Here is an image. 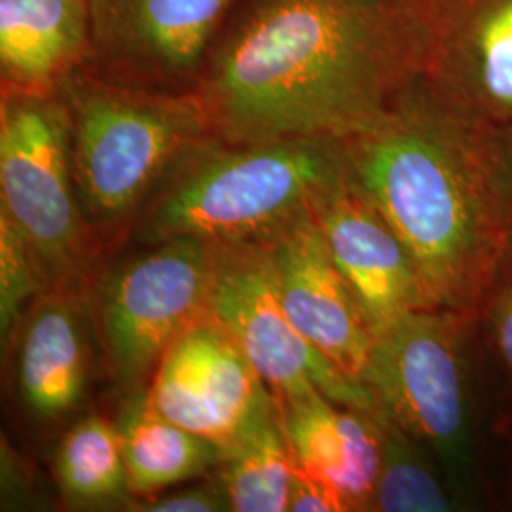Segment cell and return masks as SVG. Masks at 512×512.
Returning a JSON list of instances; mask_svg holds the SVG:
<instances>
[{
  "label": "cell",
  "instance_id": "52a82bcc",
  "mask_svg": "<svg viewBox=\"0 0 512 512\" xmlns=\"http://www.w3.org/2000/svg\"><path fill=\"white\" fill-rule=\"evenodd\" d=\"M114 266L92 296L97 342L114 385L129 397L171 344L205 315L213 243L171 238Z\"/></svg>",
  "mask_w": 512,
  "mask_h": 512
},
{
  "label": "cell",
  "instance_id": "3957f363",
  "mask_svg": "<svg viewBox=\"0 0 512 512\" xmlns=\"http://www.w3.org/2000/svg\"><path fill=\"white\" fill-rule=\"evenodd\" d=\"M344 175L340 141L203 143L156 190L135 232L145 245L171 238L274 241Z\"/></svg>",
  "mask_w": 512,
  "mask_h": 512
},
{
  "label": "cell",
  "instance_id": "9c48e42d",
  "mask_svg": "<svg viewBox=\"0 0 512 512\" xmlns=\"http://www.w3.org/2000/svg\"><path fill=\"white\" fill-rule=\"evenodd\" d=\"M421 80L490 131L512 126V0H420Z\"/></svg>",
  "mask_w": 512,
  "mask_h": 512
},
{
  "label": "cell",
  "instance_id": "cb8c5ba5",
  "mask_svg": "<svg viewBox=\"0 0 512 512\" xmlns=\"http://www.w3.org/2000/svg\"><path fill=\"white\" fill-rule=\"evenodd\" d=\"M289 512H348V507L325 482L294 467Z\"/></svg>",
  "mask_w": 512,
  "mask_h": 512
},
{
  "label": "cell",
  "instance_id": "2e32d148",
  "mask_svg": "<svg viewBox=\"0 0 512 512\" xmlns=\"http://www.w3.org/2000/svg\"><path fill=\"white\" fill-rule=\"evenodd\" d=\"M92 37L90 0H0L4 90L50 92Z\"/></svg>",
  "mask_w": 512,
  "mask_h": 512
},
{
  "label": "cell",
  "instance_id": "9a60e30c",
  "mask_svg": "<svg viewBox=\"0 0 512 512\" xmlns=\"http://www.w3.org/2000/svg\"><path fill=\"white\" fill-rule=\"evenodd\" d=\"M279 410L294 465L332 488L348 512L370 511L382 459L374 412L332 403L319 391Z\"/></svg>",
  "mask_w": 512,
  "mask_h": 512
},
{
  "label": "cell",
  "instance_id": "30bf717a",
  "mask_svg": "<svg viewBox=\"0 0 512 512\" xmlns=\"http://www.w3.org/2000/svg\"><path fill=\"white\" fill-rule=\"evenodd\" d=\"M145 393L167 420L220 450L270 395L234 338L207 313L165 351Z\"/></svg>",
  "mask_w": 512,
  "mask_h": 512
},
{
  "label": "cell",
  "instance_id": "ac0fdd59",
  "mask_svg": "<svg viewBox=\"0 0 512 512\" xmlns=\"http://www.w3.org/2000/svg\"><path fill=\"white\" fill-rule=\"evenodd\" d=\"M220 480L232 511L287 512L294 458L272 393L220 450Z\"/></svg>",
  "mask_w": 512,
  "mask_h": 512
},
{
  "label": "cell",
  "instance_id": "e0dca14e",
  "mask_svg": "<svg viewBox=\"0 0 512 512\" xmlns=\"http://www.w3.org/2000/svg\"><path fill=\"white\" fill-rule=\"evenodd\" d=\"M118 429L129 494H160L220 465L219 446L167 420L148 403L145 389L129 397Z\"/></svg>",
  "mask_w": 512,
  "mask_h": 512
},
{
  "label": "cell",
  "instance_id": "ffe728a7",
  "mask_svg": "<svg viewBox=\"0 0 512 512\" xmlns=\"http://www.w3.org/2000/svg\"><path fill=\"white\" fill-rule=\"evenodd\" d=\"M380 427V475L370 511H463L439 463L384 412H374Z\"/></svg>",
  "mask_w": 512,
  "mask_h": 512
},
{
  "label": "cell",
  "instance_id": "ba28073f",
  "mask_svg": "<svg viewBox=\"0 0 512 512\" xmlns=\"http://www.w3.org/2000/svg\"><path fill=\"white\" fill-rule=\"evenodd\" d=\"M205 313L255 366L275 403L323 393L332 403L376 412L368 387L310 344L285 310L272 241L213 243Z\"/></svg>",
  "mask_w": 512,
  "mask_h": 512
},
{
  "label": "cell",
  "instance_id": "6da1fadb",
  "mask_svg": "<svg viewBox=\"0 0 512 512\" xmlns=\"http://www.w3.org/2000/svg\"><path fill=\"white\" fill-rule=\"evenodd\" d=\"M423 57L420 0H255L200 95L230 145L346 141L420 78Z\"/></svg>",
  "mask_w": 512,
  "mask_h": 512
},
{
  "label": "cell",
  "instance_id": "d6986e66",
  "mask_svg": "<svg viewBox=\"0 0 512 512\" xmlns=\"http://www.w3.org/2000/svg\"><path fill=\"white\" fill-rule=\"evenodd\" d=\"M54 475L65 503L103 507L129 494L118 425L103 416L80 418L59 440Z\"/></svg>",
  "mask_w": 512,
  "mask_h": 512
},
{
  "label": "cell",
  "instance_id": "603a6c76",
  "mask_svg": "<svg viewBox=\"0 0 512 512\" xmlns=\"http://www.w3.org/2000/svg\"><path fill=\"white\" fill-rule=\"evenodd\" d=\"M133 511L141 512H228L232 511L230 495L222 480H207L173 494L141 497Z\"/></svg>",
  "mask_w": 512,
  "mask_h": 512
},
{
  "label": "cell",
  "instance_id": "d4e9b609",
  "mask_svg": "<svg viewBox=\"0 0 512 512\" xmlns=\"http://www.w3.org/2000/svg\"><path fill=\"white\" fill-rule=\"evenodd\" d=\"M492 139H494L497 177H499L505 217H507L509 228H512V126L492 131Z\"/></svg>",
  "mask_w": 512,
  "mask_h": 512
},
{
  "label": "cell",
  "instance_id": "4fadbf2b",
  "mask_svg": "<svg viewBox=\"0 0 512 512\" xmlns=\"http://www.w3.org/2000/svg\"><path fill=\"white\" fill-rule=\"evenodd\" d=\"M272 249L283 304L294 327L330 363L363 384L376 336L313 215L277 236Z\"/></svg>",
  "mask_w": 512,
  "mask_h": 512
},
{
  "label": "cell",
  "instance_id": "7402d4cb",
  "mask_svg": "<svg viewBox=\"0 0 512 512\" xmlns=\"http://www.w3.org/2000/svg\"><path fill=\"white\" fill-rule=\"evenodd\" d=\"M54 287L35 249L0 211V332L12 340L21 317L38 296Z\"/></svg>",
  "mask_w": 512,
  "mask_h": 512
},
{
  "label": "cell",
  "instance_id": "277c9868",
  "mask_svg": "<svg viewBox=\"0 0 512 512\" xmlns=\"http://www.w3.org/2000/svg\"><path fill=\"white\" fill-rule=\"evenodd\" d=\"M78 200L93 234L141 215L171 171L213 133L202 95L65 80Z\"/></svg>",
  "mask_w": 512,
  "mask_h": 512
},
{
  "label": "cell",
  "instance_id": "5b68a950",
  "mask_svg": "<svg viewBox=\"0 0 512 512\" xmlns=\"http://www.w3.org/2000/svg\"><path fill=\"white\" fill-rule=\"evenodd\" d=\"M475 315L410 311L376 336L363 384L376 410L439 463L465 509L480 494Z\"/></svg>",
  "mask_w": 512,
  "mask_h": 512
},
{
  "label": "cell",
  "instance_id": "8fae6325",
  "mask_svg": "<svg viewBox=\"0 0 512 512\" xmlns=\"http://www.w3.org/2000/svg\"><path fill=\"white\" fill-rule=\"evenodd\" d=\"M311 215L374 336L406 313L429 308L403 241L348 175L315 202Z\"/></svg>",
  "mask_w": 512,
  "mask_h": 512
},
{
  "label": "cell",
  "instance_id": "7a4b0ae2",
  "mask_svg": "<svg viewBox=\"0 0 512 512\" xmlns=\"http://www.w3.org/2000/svg\"><path fill=\"white\" fill-rule=\"evenodd\" d=\"M342 143L346 175L403 241L429 308L475 315L509 230L494 139L423 80Z\"/></svg>",
  "mask_w": 512,
  "mask_h": 512
},
{
  "label": "cell",
  "instance_id": "7c38bea8",
  "mask_svg": "<svg viewBox=\"0 0 512 512\" xmlns=\"http://www.w3.org/2000/svg\"><path fill=\"white\" fill-rule=\"evenodd\" d=\"M93 338L92 298L80 279L55 283L25 311L12 340L19 401L33 420H67L84 404L92 382Z\"/></svg>",
  "mask_w": 512,
  "mask_h": 512
},
{
  "label": "cell",
  "instance_id": "8992f818",
  "mask_svg": "<svg viewBox=\"0 0 512 512\" xmlns=\"http://www.w3.org/2000/svg\"><path fill=\"white\" fill-rule=\"evenodd\" d=\"M0 192L8 215L35 249L52 283L84 279L93 230L78 200L73 126L50 92L4 90Z\"/></svg>",
  "mask_w": 512,
  "mask_h": 512
},
{
  "label": "cell",
  "instance_id": "44dd1931",
  "mask_svg": "<svg viewBox=\"0 0 512 512\" xmlns=\"http://www.w3.org/2000/svg\"><path fill=\"white\" fill-rule=\"evenodd\" d=\"M476 348L490 368L512 423V228L507 230L475 308Z\"/></svg>",
  "mask_w": 512,
  "mask_h": 512
},
{
  "label": "cell",
  "instance_id": "5bb4252c",
  "mask_svg": "<svg viewBox=\"0 0 512 512\" xmlns=\"http://www.w3.org/2000/svg\"><path fill=\"white\" fill-rule=\"evenodd\" d=\"M232 0H90L92 38L112 65L184 78L202 65Z\"/></svg>",
  "mask_w": 512,
  "mask_h": 512
}]
</instances>
